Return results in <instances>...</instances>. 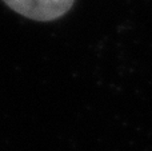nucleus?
Masks as SVG:
<instances>
[{"label":"nucleus","instance_id":"1","mask_svg":"<svg viewBox=\"0 0 152 151\" xmlns=\"http://www.w3.org/2000/svg\"><path fill=\"white\" fill-rule=\"evenodd\" d=\"M11 10L37 21H51L64 16L75 0H3Z\"/></svg>","mask_w":152,"mask_h":151}]
</instances>
